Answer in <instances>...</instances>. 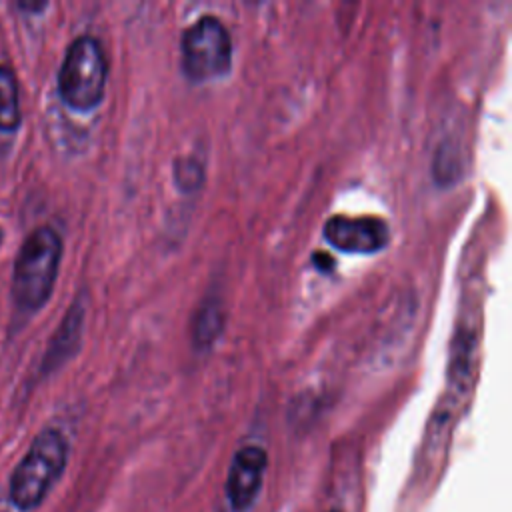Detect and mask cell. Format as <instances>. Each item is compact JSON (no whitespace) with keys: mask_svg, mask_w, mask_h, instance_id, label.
<instances>
[{"mask_svg":"<svg viewBox=\"0 0 512 512\" xmlns=\"http://www.w3.org/2000/svg\"><path fill=\"white\" fill-rule=\"evenodd\" d=\"M172 176L180 192H194L204 184V164L194 156H178L172 162Z\"/></svg>","mask_w":512,"mask_h":512,"instance_id":"30bf717a","label":"cell"},{"mask_svg":"<svg viewBox=\"0 0 512 512\" xmlns=\"http://www.w3.org/2000/svg\"><path fill=\"white\" fill-rule=\"evenodd\" d=\"M182 70L192 82H208L230 72L232 38L220 18L206 14L192 22L180 40Z\"/></svg>","mask_w":512,"mask_h":512,"instance_id":"277c9868","label":"cell"},{"mask_svg":"<svg viewBox=\"0 0 512 512\" xmlns=\"http://www.w3.org/2000/svg\"><path fill=\"white\" fill-rule=\"evenodd\" d=\"M68 440L56 428L42 430L16 464L10 482L8 498L18 510L38 508L54 484L60 480L68 464Z\"/></svg>","mask_w":512,"mask_h":512,"instance_id":"6da1fadb","label":"cell"},{"mask_svg":"<svg viewBox=\"0 0 512 512\" xmlns=\"http://www.w3.org/2000/svg\"><path fill=\"white\" fill-rule=\"evenodd\" d=\"M62 260V240L52 226H38L18 250L12 274L14 302L28 312L40 310L52 296Z\"/></svg>","mask_w":512,"mask_h":512,"instance_id":"7a4b0ae2","label":"cell"},{"mask_svg":"<svg viewBox=\"0 0 512 512\" xmlns=\"http://www.w3.org/2000/svg\"><path fill=\"white\" fill-rule=\"evenodd\" d=\"M222 320H224V316H222L220 304L218 302H210V300L204 302L200 306V310L196 312L194 320H192V324H194V328H192L194 344L198 348L210 346L218 338V334L222 330Z\"/></svg>","mask_w":512,"mask_h":512,"instance_id":"9c48e42d","label":"cell"},{"mask_svg":"<svg viewBox=\"0 0 512 512\" xmlns=\"http://www.w3.org/2000/svg\"><path fill=\"white\" fill-rule=\"evenodd\" d=\"M18 8L24 12H40L46 8V2H18Z\"/></svg>","mask_w":512,"mask_h":512,"instance_id":"8fae6325","label":"cell"},{"mask_svg":"<svg viewBox=\"0 0 512 512\" xmlns=\"http://www.w3.org/2000/svg\"><path fill=\"white\" fill-rule=\"evenodd\" d=\"M80 328H82V306L80 304H74L64 322L60 324L58 332L54 334V340L44 356V362H42V372H50L54 370L58 364H62L70 354H74V346L78 342V336H80Z\"/></svg>","mask_w":512,"mask_h":512,"instance_id":"52a82bcc","label":"cell"},{"mask_svg":"<svg viewBox=\"0 0 512 512\" xmlns=\"http://www.w3.org/2000/svg\"><path fill=\"white\" fill-rule=\"evenodd\" d=\"M330 512H340V510H330Z\"/></svg>","mask_w":512,"mask_h":512,"instance_id":"7c38bea8","label":"cell"},{"mask_svg":"<svg viewBox=\"0 0 512 512\" xmlns=\"http://www.w3.org/2000/svg\"><path fill=\"white\" fill-rule=\"evenodd\" d=\"M22 122L18 80L10 66L0 64V132H14Z\"/></svg>","mask_w":512,"mask_h":512,"instance_id":"ba28073f","label":"cell"},{"mask_svg":"<svg viewBox=\"0 0 512 512\" xmlns=\"http://www.w3.org/2000/svg\"><path fill=\"white\" fill-rule=\"evenodd\" d=\"M324 240L346 254H376L386 248L390 228L378 216H330L322 228Z\"/></svg>","mask_w":512,"mask_h":512,"instance_id":"5b68a950","label":"cell"},{"mask_svg":"<svg viewBox=\"0 0 512 512\" xmlns=\"http://www.w3.org/2000/svg\"><path fill=\"white\" fill-rule=\"evenodd\" d=\"M268 468V454L256 444L236 450L226 474V502L230 512H250L256 504Z\"/></svg>","mask_w":512,"mask_h":512,"instance_id":"8992f818","label":"cell"},{"mask_svg":"<svg viewBox=\"0 0 512 512\" xmlns=\"http://www.w3.org/2000/svg\"><path fill=\"white\" fill-rule=\"evenodd\" d=\"M106 76L108 64L102 44L94 36L82 34L66 50L58 70V94L68 108L90 112L104 98Z\"/></svg>","mask_w":512,"mask_h":512,"instance_id":"3957f363","label":"cell"}]
</instances>
